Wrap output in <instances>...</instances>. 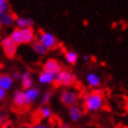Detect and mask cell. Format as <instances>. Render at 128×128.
Returning a JSON list of instances; mask_svg holds the SVG:
<instances>
[{
	"mask_svg": "<svg viewBox=\"0 0 128 128\" xmlns=\"http://www.w3.org/2000/svg\"><path fill=\"white\" fill-rule=\"evenodd\" d=\"M62 70V64L55 59H48L43 64V70L58 74Z\"/></svg>",
	"mask_w": 128,
	"mask_h": 128,
	"instance_id": "8992f818",
	"label": "cell"
},
{
	"mask_svg": "<svg viewBox=\"0 0 128 128\" xmlns=\"http://www.w3.org/2000/svg\"><path fill=\"white\" fill-rule=\"evenodd\" d=\"M0 40H1V35H0Z\"/></svg>",
	"mask_w": 128,
	"mask_h": 128,
	"instance_id": "f546056e",
	"label": "cell"
},
{
	"mask_svg": "<svg viewBox=\"0 0 128 128\" xmlns=\"http://www.w3.org/2000/svg\"><path fill=\"white\" fill-rule=\"evenodd\" d=\"M60 100L64 105L70 107L78 104V102L80 100V94L74 89H64L60 94Z\"/></svg>",
	"mask_w": 128,
	"mask_h": 128,
	"instance_id": "7a4b0ae2",
	"label": "cell"
},
{
	"mask_svg": "<svg viewBox=\"0 0 128 128\" xmlns=\"http://www.w3.org/2000/svg\"><path fill=\"white\" fill-rule=\"evenodd\" d=\"M60 128H70L69 124H62V126H60Z\"/></svg>",
	"mask_w": 128,
	"mask_h": 128,
	"instance_id": "83f0119b",
	"label": "cell"
},
{
	"mask_svg": "<svg viewBox=\"0 0 128 128\" xmlns=\"http://www.w3.org/2000/svg\"><path fill=\"white\" fill-rule=\"evenodd\" d=\"M76 82V76L72 72L66 69H62L60 72L56 75V80L55 82L59 85L64 87H70Z\"/></svg>",
	"mask_w": 128,
	"mask_h": 128,
	"instance_id": "3957f363",
	"label": "cell"
},
{
	"mask_svg": "<svg viewBox=\"0 0 128 128\" xmlns=\"http://www.w3.org/2000/svg\"><path fill=\"white\" fill-rule=\"evenodd\" d=\"M4 121H5V115L0 112V126L4 123Z\"/></svg>",
	"mask_w": 128,
	"mask_h": 128,
	"instance_id": "d4e9b609",
	"label": "cell"
},
{
	"mask_svg": "<svg viewBox=\"0 0 128 128\" xmlns=\"http://www.w3.org/2000/svg\"><path fill=\"white\" fill-rule=\"evenodd\" d=\"M82 60H84V62H89V60H91V56L88 55V54H84V55L82 56Z\"/></svg>",
	"mask_w": 128,
	"mask_h": 128,
	"instance_id": "603a6c76",
	"label": "cell"
},
{
	"mask_svg": "<svg viewBox=\"0 0 128 128\" xmlns=\"http://www.w3.org/2000/svg\"><path fill=\"white\" fill-rule=\"evenodd\" d=\"M82 109L88 112H96L104 106V94L102 90L95 89L82 95Z\"/></svg>",
	"mask_w": 128,
	"mask_h": 128,
	"instance_id": "6da1fadb",
	"label": "cell"
},
{
	"mask_svg": "<svg viewBox=\"0 0 128 128\" xmlns=\"http://www.w3.org/2000/svg\"><path fill=\"white\" fill-rule=\"evenodd\" d=\"M20 80L22 83V88L24 90H28L33 87V79L30 70H26L25 72H23L20 76Z\"/></svg>",
	"mask_w": 128,
	"mask_h": 128,
	"instance_id": "7c38bea8",
	"label": "cell"
},
{
	"mask_svg": "<svg viewBox=\"0 0 128 128\" xmlns=\"http://www.w3.org/2000/svg\"><path fill=\"white\" fill-rule=\"evenodd\" d=\"M21 128H32V127H30V126H22Z\"/></svg>",
	"mask_w": 128,
	"mask_h": 128,
	"instance_id": "f1b7e54d",
	"label": "cell"
},
{
	"mask_svg": "<svg viewBox=\"0 0 128 128\" xmlns=\"http://www.w3.org/2000/svg\"><path fill=\"white\" fill-rule=\"evenodd\" d=\"M16 21V16L11 12H0V25L9 27Z\"/></svg>",
	"mask_w": 128,
	"mask_h": 128,
	"instance_id": "30bf717a",
	"label": "cell"
},
{
	"mask_svg": "<svg viewBox=\"0 0 128 128\" xmlns=\"http://www.w3.org/2000/svg\"><path fill=\"white\" fill-rule=\"evenodd\" d=\"M11 76V78H12V80H19L20 79V76H21V73L18 72V70H14L13 72H12V74L10 75Z\"/></svg>",
	"mask_w": 128,
	"mask_h": 128,
	"instance_id": "7402d4cb",
	"label": "cell"
},
{
	"mask_svg": "<svg viewBox=\"0 0 128 128\" xmlns=\"http://www.w3.org/2000/svg\"><path fill=\"white\" fill-rule=\"evenodd\" d=\"M40 89L31 87V88L25 90L24 91V96L26 100V104H32L40 97Z\"/></svg>",
	"mask_w": 128,
	"mask_h": 128,
	"instance_id": "ba28073f",
	"label": "cell"
},
{
	"mask_svg": "<svg viewBox=\"0 0 128 128\" xmlns=\"http://www.w3.org/2000/svg\"><path fill=\"white\" fill-rule=\"evenodd\" d=\"M64 57H65L66 62L68 64H70V65H74V64H76L78 62V59H79V55L74 50H67L64 53Z\"/></svg>",
	"mask_w": 128,
	"mask_h": 128,
	"instance_id": "e0dca14e",
	"label": "cell"
},
{
	"mask_svg": "<svg viewBox=\"0 0 128 128\" xmlns=\"http://www.w3.org/2000/svg\"><path fill=\"white\" fill-rule=\"evenodd\" d=\"M32 128H48V127L47 126H45V124H36L34 127Z\"/></svg>",
	"mask_w": 128,
	"mask_h": 128,
	"instance_id": "4316f807",
	"label": "cell"
},
{
	"mask_svg": "<svg viewBox=\"0 0 128 128\" xmlns=\"http://www.w3.org/2000/svg\"><path fill=\"white\" fill-rule=\"evenodd\" d=\"M1 47L8 58H14L18 50V45L10 40L9 37H6L1 41Z\"/></svg>",
	"mask_w": 128,
	"mask_h": 128,
	"instance_id": "5b68a950",
	"label": "cell"
},
{
	"mask_svg": "<svg viewBox=\"0 0 128 128\" xmlns=\"http://www.w3.org/2000/svg\"><path fill=\"white\" fill-rule=\"evenodd\" d=\"M32 48L35 51V53L38 54V55H45L48 53V50L46 48L45 46L41 44L38 40H34L32 42Z\"/></svg>",
	"mask_w": 128,
	"mask_h": 128,
	"instance_id": "ac0fdd59",
	"label": "cell"
},
{
	"mask_svg": "<svg viewBox=\"0 0 128 128\" xmlns=\"http://www.w3.org/2000/svg\"><path fill=\"white\" fill-rule=\"evenodd\" d=\"M56 75L57 74H54V73H51V72L42 70L38 74V82L41 83V84H51V83L55 82Z\"/></svg>",
	"mask_w": 128,
	"mask_h": 128,
	"instance_id": "9c48e42d",
	"label": "cell"
},
{
	"mask_svg": "<svg viewBox=\"0 0 128 128\" xmlns=\"http://www.w3.org/2000/svg\"><path fill=\"white\" fill-rule=\"evenodd\" d=\"M22 34V40L23 43L25 44H28L32 43L35 40V31L32 28H22L21 30Z\"/></svg>",
	"mask_w": 128,
	"mask_h": 128,
	"instance_id": "4fadbf2b",
	"label": "cell"
},
{
	"mask_svg": "<svg viewBox=\"0 0 128 128\" xmlns=\"http://www.w3.org/2000/svg\"><path fill=\"white\" fill-rule=\"evenodd\" d=\"M16 27L19 30L22 28H32L34 25V21L31 18H24V16H19L16 18Z\"/></svg>",
	"mask_w": 128,
	"mask_h": 128,
	"instance_id": "9a60e30c",
	"label": "cell"
},
{
	"mask_svg": "<svg viewBox=\"0 0 128 128\" xmlns=\"http://www.w3.org/2000/svg\"><path fill=\"white\" fill-rule=\"evenodd\" d=\"M13 102L14 104L16 106L21 107L24 106L26 104V100H25V96H24V92L23 91H16L15 94L13 95Z\"/></svg>",
	"mask_w": 128,
	"mask_h": 128,
	"instance_id": "2e32d148",
	"label": "cell"
},
{
	"mask_svg": "<svg viewBox=\"0 0 128 128\" xmlns=\"http://www.w3.org/2000/svg\"><path fill=\"white\" fill-rule=\"evenodd\" d=\"M38 40L41 44H43V45L45 46L48 50L56 48V46L58 45V40H57V38L52 33L48 31H40V34H38Z\"/></svg>",
	"mask_w": 128,
	"mask_h": 128,
	"instance_id": "277c9868",
	"label": "cell"
},
{
	"mask_svg": "<svg viewBox=\"0 0 128 128\" xmlns=\"http://www.w3.org/2000/svg\"><path fill=\"white\" fill-rule=\"evenodd\" d=\"M86 82L90 87L96 89L101 86L102 80L100 76L96 74L95 72H89L88 74L86 75Z\"/></svg>",
	"mask_w": 128,
	"mask_h": 128,
	"instance_id": "8fae6325",
	"label": "cell"
},
{
	"mask_svg": "<svg viewBox=\"0 0 128 128\" xmlns=\"http://www.w3.org/2000/svg\"><path fill=\"white\" fill-rule=\"evenodd\" d=\"M52 98V92L51 91H47L44 92V94L41 97V104L42 105H48L50 102V99Z\"/></svg>",
	"mask_w": 128,
	"mask_h": 128,
	"instance_id": "44dd1931",
	"label": "cell"
},
{
	"mask_svg": "<svg viewBox=\"0 0 128 128\" xmlns=\"http://www.w3.org/2000/svg\"><path fill=\"white\" fill-rule=\"evenodd\" d=\"M38 114H40V116L44 119H48L52 116V112L51 109L48 105H42L38 110Z\"/></svg>",
	"mask_w": 128,
	"mask_h": 128,
	"instance_id": "ffe728a7",
	"label": "cell"
},
{
	"mask_svg": "<svg viewBox=\"0 0 128 128\" xmlns=\"http://www.w3.org/2000/svg\"><path fill=\"white\" fill-rule=\"evenodd\" d=\"M8 1H6V0H0V9L2 8L3 6H5L6 4H8Z\"/></svg>",
	"mask_w": 128,
	"mask_h": 128,
	"instance_id": "484cf974",
	"label": "cell"
},
{
	"mask_svg": "<svg viewBox=\"0 0 128 128\" xmlns=\"http://www.w3.org/2000/svg\"><path fill=\"white\" fill-rule=\"evenodd\" d=\"M5 96H6V92L4 90H2V89H0V101L5 98Z\"/></svg>",
	"mask_w": 128,
	"mask_h": 128,
	"instance_id": "cb8c5ba5",
	"label": "cell"
},
{
	"mask_svg": "<svg viewBox=\"0 0 128 128\" xmlns=\"http://www.w3.org/2000/svg\"><path fill=\"white\" fill-rule=\"evenodd\" d=\"M10 40L13 41L15 44L16 45H20V44H23V40H22V34H21V30H19L18 28H16L13 31L11 32L10 36Z\"/></svg>",
	"mask_w": 128,
	"mask_h": 128,
	"instance_id": "d6986e66",
	"label": "cell"
},
{
	"mask_svg": "<svg viewBox=\"0 0 128 128\" xmlns=\"http://www.w3.org/2000/svg\"><path fill=\"white\" fill-rule=\"evenodd\" d=\"M84 110L79 104L69 107V117L72 122H79L83 117Z\"/></svg>",
	"mask_w": 128,
	"mask_h": 128,
	"instance_id": "52a82bcc",
	"label": "cell"
},
{
	"mask_svg": "<svg viewBox=\"0 0 128 128\" xmlns=\"http://www.w3.org/2000/svg\"><path fill=\"white\" fill-rule=\"evenodd\" d=\"M13 85V80L10 75L1 74L0 75V89L4 90L5 92L10 90Z\"/></svg>",
	"mask_w": 128,
	"mask_h": 128,
	"instance_id": "5bb4252c",
	"label": "cell"
}]
</instances>
